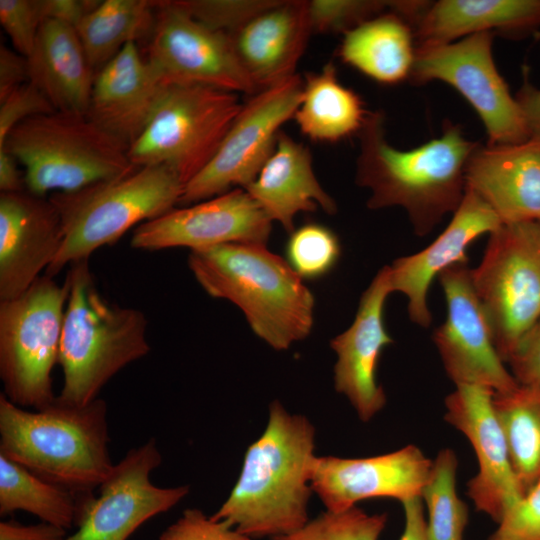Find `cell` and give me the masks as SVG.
<instances>
[{"label": "cell", "instance_id": "6da1fadb", "mask_svg": "<svg viewBox=\"0 0 540 540\" xmlns=\"http://www.w3.org/2000/svg\"><path fill=\"white\" fill-rule=\"evenodd\" d=\"M355 182L367 188V207L403 208L417 236L429 234L454 213L466 190L465 169L478 142L446 121L441 136L408 150L387 141L385 115L368 112L358 132Z\"/></svg>", "mask_w": 540, "mask_h": 540}, {"label": "cell", "instance_id": "7a4b0ae2", "mask_svg": "<svg viewBox=\"0 0 540 540\" xmlns=\"http://www.w3.org/2000/svg\"><path fill=\"white\" fill-rule=\"evenodd\" d=\"M315 433L306 416L291 414L274 400L262 435L247 448L236 484L211 516L254 540L304 526L310 520Z\"/></svg>", "mask_w": 540, "mask_h": 540}, {"label": "cell", "instance_id": "3957f363", "mask_svg": "<svg viewBox=\"0 0 540 540\" xmlns=\"http://www.w3.org/2000/svg\"><path fill=\"white\" fill-rule=\"evenodd\" d=\"M188 266L207 294L239 307L254 334L273 349L287 350L310 335L314 295L266 246L230 243L190 250Z\"/></svg>", "mask_w": 540, "mask_h": 540}, {"label": "cell", "instance_id": "277c9868", "mask_svg": "<svg viewBox=\"0 0 540 540\" xmlns=\"http://www.w3.org/2000/svg\"><path fill=\"white\" fill-rule=\"evenodd\" d=\"M107 404L55 401L30 411L0 394V455L75 493H94L111 474Z\"/></svg>", "mask_w": 540, "mask_h": 540}, {"label": "cell", "instance_id": "5b68a950", "mask_svg": "<svg viewBox=\"0 0 540 540\" xmlns=\"http://www.w3.org/2000/svg\"><path fill=\"white\" fill-rule=\"evenodd\" d=\"M89 259L70 265L59 359L64 375L57 399L85 406L128 364L146 356L147 319L142 311L122 307L100 292Z\"/></svg>", "mask_w": 540, "mask_h": 540}, {"label": "cell", "instance_id": "8992f818", "mask_svg": "<svg viewBox=\"0 0 540 540\" xmlns=\"http://www.w3.org/2000/svg\"><path fill=\"white\" fill-rule=\"evenodd\" d=\"M0 149L24 168L26 190L45 197L134 171L128 146L85 114L54 111L14 127Z\"/></svg>", "mask_w": 540, "mask_h": 540}, {"label": "cell", "instance_id": "52a82bcc", "mask_svg": "<svg viewBox=\"0 0 540 540\" xmlns=\"http://www.w3.org/2000/svg\"><path fill=\"white\" fill-rule=\"evenodd\" d=\"M184 186L168 167L149 165L77 191L51 194L61 218L63 242L45 275L54 278L68 264L89 259L134 226L175 208Z\"/></svg>", "mask_w": 540, "mask_h": 540}, {"label": "cell", "instance_id": "ba28073f", "mask_svg": "<svg viewBox=\"0 0 540 540\" xmlns=\"http://www.w3.org/2000/svg\"><path fill=\"white\" fill-rule=\"evenodd\" d=\"M242 107L238 93L200 83H166L147 125L128 147L136 167L162 165L186 185L212 159Z\"/></svg>", "mask_w": 540, "mask_h": 540}, {"label": "cell", "instance_id": "9c48e42d", "mask_svg": "<svg viewBox=\"0 0 540 540\" xmlns=\"http://www.w3.org/2000/svg\"><path fill=\"white\" fill-rule=\"evenodd\" d=\"M68 282L40 276L21 295L0 301L2 392L22 408L53 403L52 371L58 363Z\"/></svg>", "mask_w": 540, "mask_h": 540}, {"label": "cell", "instance_id": "30bf717a", "mask_svg": "<svg viewBox=\"0 0 540 540\" xmlns=\"http://www.w3.org/2000/svg\"><path fill=\"white\" fill-rule=\"evenodd\" d=\"M471 279L496 350L507 362L540 320V220L502 224L491 232Z\"/></svg>", "mask_w": 540, "mask_h": 540}, {"label": "cell", "instance_id": "8fae6325", "mask_svg": "<svg viewBox=\"0 0 540 540\" xmlns=\"http://www.w3.org/2000/svg\"><path fill=\"white\" fill-rule=\"evenodd\" d=\"M304 80L295 74L261 90L240 111L210 162L183 189L179 204H195L246 188L273 153L281 126L294 117Z\"/></svg>", "mask_w": 540, "mask_h": 540}, {"label": "cell", "instance_id": "7c38bea8", "mask_svg": "<svg viewBox=\"0 0 540 540\" xmlns=\"http://www.w3.org/2000/svg\"><path fill=\"white\" fill-rule=\"evenodd\" d=\"M494 33L416 48L409 81H441L459 92L481 119L488 144H516L530 138L520 105L495 64Z\"/></svg>", "mask_w": 540, "mask_h": 540}, {"label": "cell", "instance_id": "4fadbf2b", "mask_svg": "<svg viewBox=\"0 0 540 540\" xmlns=\"http://www.w3.org/2000/svg\"><path fill=\"white\" fill-rule=\"evenodd\" d=\"M446 318L433 341L447 376L458 385H480L506 393L518 382L496 350L491 325L474 289L468 263L456 264L439 276Z\"/></svg>", "mask_w": 540, "mask_h": 540}, {"label": "cell", "instance_id": "5bb4252c", "mask_svg": "<svg viewBox=\"0 0 540 540\" xmlns=\"http://www.w3.org/2000/svg\"><path fill=\"white\" fill-rule=\"evenodd\" d=\"M144 56L166 83H200L256 93L229 36L196 20L177 0L157 1L155 25Z\"/></svg>", "mask_w": 540, "mask_h": 540}, {"label": "cell", "instance_id": "9a60e30c", "mask_svg": "<svg viewBox=\"0 0 540 540\" xmlns=\"http://www.w3.org/2000/svg\"><path fill=\"white\" fill-rule=\"evenodd\" d=\"M161 462L154 438L130 449L98 487L75 533L64 540H127L152 517L176 506L190 487L154 485L151 473Z\"/></svg>", "mask_w": 540, "mask_h": 540}, {"label": "cell", "instance_id": "2e32d148", "mask_svg": "<svg viewBox=\"0 0 540 540\" xmlns=\"http://www.w3.org/2000/svg\"><path fill=\"white\" fill-rule=\"evenodd\" d=\"M271 230L272 221L258 203L246 190L235 188L140 224L131 246L149 251L230 243L266 246Z\"/></svg>", "mask_w": 540, "mask_h": 540}, {"label": "cell", "instance_id": "e0dca14e", "mask_svg": "<svg viewBox=\"0 0 540 540\" xmlns=\"http://www.w3.org/2000/svg\"><path fill=\"white\" fill-rule=\"evenodd\" d=\"M494 391L480 385H458L445 398V421L470 442L477 473L467 495L477 511L498 524L524 496L514 473L507 443L493 407Z\"/></svg>", "mask_w": 540, "mask_h": 540}, {"label": "cell", "instance_id": "ac0fdd59", "mask_svg": "<svg viewBox=\"0 0 540 540\" xmlns=\"http://www.w3.org/2000/svg\"><path fill=\"white\" fill-rule=\"evenodd\" d=\"M433 460L415 445L364 458L316 456L310 485L326 511L341 512L362 500L421 497Z\"/></svg>", "mask_w": 540, "mask_h": 540}, {"label": "cell", "instance_id": "d6986e66", "mask_svg": "<svg viewBox=\"0 0 540 540\" xmlns=\"http://www.w3.org/2000/svg\"><path fill=\"white\" fill-rule=\"evenodd\" d=\"M390 294L389 269L384 266L362 293L351 325L330 341L337 355L334 388L349 400L363 422L370 421L386 404L377 367L382 351L393 343L384 321Z\"/></svg>", "mask_w": 540, "mask_h": 540}, {"label": "cell", "instance_id": "ffe728a7", "mask_svg": "<svg viewBox=\"0 0 540 540\" xmlns=\"http://www.w3.org/2000/svg\"><path fill=\"white\" fill-rule=\"evenodd\" d=\"M63 242L58 210L49 197L27 190L0 194V301L13 299L41 276Z\"/></svg>", "mask_w": 540, "mask_h": 540}, {"label": "cell", "instance_id": "44dd1931", "mask_svg": "<svg viewBox=\"0 0 540 540\" xmlns=\"http://www.w3.org/2000/svg\"><path fill=\"white\" fill-rule=\"evenodd\" d=\"M502 222L475 192L466 187L464 197L446 228L421 251L397 258L388 265L392 293L407 298L409 318L427 328L432 315L427 295L433 280L444 270L468 263L467 248L484 234H490Z\"/></svg>", "mask_w": 540, "mask_h": 540}, {"label": "cell", "instance_id": "7402d4cb", "mask_svg": "<svg viewBox=\"0 0 540 540\" xmlns=\"http://www.w3.org/2000/svg\"><path fill=\"white\" fill-rule=\"evenodd\" d=\"M465 180L502 224L540 220V142L479 143L466 164Z\"/></svg>", "mask_w": 540, "mask_h": 540}, {"label": "cell", "instance_id": "603a6c76", "mask_svg": "<svg viewBox=\"0 0 540 540\" xmlns=\"http://www.w3.org/2000/svg\"><path fill=\"white\" fill-rule=\"evenodd\" d=\"M312 34L306 0H275L228 36L257 93L296 74Z\"/></svg>", "mask_w": 540, "mask_h": 540}, {"label": "cell", "instance_id": "cb8c5ba5", "mask_svg": "<svg viewBox=\"0 0 540 540\" xmlns=\"http://www.w3.org/2000/svg\"><path fill=\"white\" fill-rule=\"evenodd\" d=\"M165 85L137 43H129L96 73L87 116L129 147L147 125Z\"/></svg>", "mask_w": 540, "mask_h": 540}, {"label": "cell", "instance_id": "d4e9b609", "mask_svg": "<svg viewBox=\"0 0 540 540\" xmlns=\"http://www.w3.org/2000/svg\"><path fill=\"white\" fill-rule=\"evenodd\" d=\"M244 190L288 233L294 230V219L300 212H337L335 200L315 176L309 148L282 130L273 153Z\"/></svg>", "mask_w": 540, "mask_h": 540}, {"label": "cell", "instance_id": "484cf974", "mask_svg": "<svg viewBox=\"0 0 540 540\" xmlns=\"http://www.w3.org/2000/svg\"><path fill=\"white\" fill-rule=\"evenodd\" d=\"M540 28V0H439L413 25L416 48L448 44L492 32L525 36Z\"/></svg>", "mask_w": 540, "mask_h": 540}, {"label": "cell", "instance_id": "4316f807", "mask_svg": "<svg viewBox=\"0 0 540 540\" xmlns=\"http://www.w3.org/2000/svg\"><path fill=\"white\" fill-rule=\"evenodd\" d=\"M27 63L29 82L56 111L87 115L96 73L75 27L43 21Z\"/></svg>", "mask_w": 540, "mask_h": 540}, {"label": "cell", "instance_id": "83f0119b", "mask_svg": "<svg viewBox=\"0 0 540 540\" xmlns=\"http://www.w3.org/2000/svg\"><path fill=\"white\" fill-rule=\"evenodd\" d=\"M347 65L372 80L394 85L409 80L416 45L411 25L389 8L343 34L338 51Z\"/></svg>", "mask_w": 540, "mask_h": 540}, {"label": "cell", "instance_id": "f1b7e54d", "mask_svg": "<svg viewBox=\"0 0 540 540\" xmlns=\"http://www.w3.org/2000/svg\"><path fill=\"white\" fill-rule=\"evenodd\" d=\"M300 104L294 119L308 138L336 142L362 128L368 111L359 95L343 85L330 61L318 72L306 73Z\"/></svg>", "mask_w": 540, "mask_h": 540}, {"label": "cell", "instance_id": "f546056e", "mask_svg": "<svg viewBox=\"0 0 540 540\" xmlns=\"http://www.w3.org/2000/svg\"><path fill=\"white\" fill-rule=\"evenodd\" d=\"M94 493H75L0 455V515L28 512L65 530L80 524Z\"/></svg>", "mask_w": 540, "mask_h": 540}, {"label": "cell", "instance_id": "4dcf8cb0", "mask_svg": "<svg viewBox=\"0 0 540 540\" xmlns=\"http://www.w3.org/2000/svg\"><path fill=\"white\" fill-rule=\"evenodd\" d=\"M157 1L104 0L76 25L89 62L97 73L129 43L149 39Z\"/></svg>", "mask_w": 540, "mask_h": 540}, {"label": "cell", "instance_id": "1f68e13d", "mask_svg": "<svg viewBox=\"0 0 540 540\" xmlns=\"http://www.w3.org/2000/svg\"><path fill=\"white\" fill-rule=\"evenodd\" d=\"M493 407L525 494L540 480V390L519 384L512 391L494 393Z\"/></svg>", "mask_w": 540, "mask_h": 540}, {"label": "cell", "instance_id": "d6a6232c", "mask_svg": "<svg viewBox=\"0 0 540 540\" xmlns=\"http://www.w3.org/2000/svg\"><path fill=\"white\" fill-rule=\"evenodd\" d=\"M458 458L451 448H443L432 462L421 499L427 508L430 540H464L469 513L457 493Z\"/></svg>", "mask_w": 540, "mask_h": 540}, {"label": "cell", "instance_id": "836d02e7", "mask_svg": "<svg viewBox=\"0 0 540 540\" xmlns=\"http://www.w3.org/2000/svg\"><path fill=\"white\" fill-rule=\"evenodd\" d=\"M340 256V240L326 225L308 222L289 233L285 260L302 280H316L328 275Z\"/></svg>", "mask_w": 540, "mask_h": 540}, {"label": "cell", "instance_id": "e575fe53", "mask_svg": "<svg viewBox=\"0 0 540 540\" xmlns=\"http://www.w3.org/2000/svg\"><path fill=\"white\" fill-rule=\"evenodd\" d=\"M387 522V513L369 514L354 506L325 511L298 530L271 540H379Z\"/></svg>", "mask_w": 540, "mask_h": 540}, {"label": "cell", "instance_id": "d590c367", "mask_svg": "<svg viewBox=\"0 0 540 540\" xmlns=\"http://www.w3.org/2000/svg\"><path fill=\"white\" fill-rule=\"evenodd\" d=\"M389 8L382 0H310L308 18L312 33H342Z\"/></svg>", "mask_w": 540, "mask_h": 540}, {"label": "cell", "instance_id": "8d00e7d4", "mask_svg": "<svg viewBox=\"0 0 540 540\" xmlns=\"http://www.w3.org/2000/svg\"><path fill=\"white\" fill-rule=\"evenodd\" d=\"M196 20L227 35L233 33L275 0H177Z\"/></svg>", "mask_w": 540, "mask_h": 540}, {"label": "cell", "instance_id": "74e56055", "mask_svg": "<svg viewBox=\"0 0 540 540\" xmlns=\"http://www.w3.org/2000/svg\"><path fill=\"white\" fill-rule=\"evenodd\" d=\"M44 21L41 0H0V23L15 51L28 57Z\"/></svg>", "mask_w": 540, "mask_h": 540}, {"label": "cell", "instance_id": "f35d334b", "mask_svg": "<svg viewBox=\"0 0 540 540\" xmlns=\"http://www.w3.org/2000/svg\"><path fill=\"white\" fill-rule=\"evenodd\" d=\"M158 540H254L223 521L207 516L198 508H188L170 524Z\"/></svg>", "mask_w": 540, "mask_h": 540}, {"label": "cell", "instance_id": "ab89813d", "mask_svg": "<svg viewBox=\"0 0 540 540\" xmlns=\"http://www.w3.org/2000/svg\"><path fill=\"white\" fill-rule=\"evenodd\" d=\"M487 540H540V480L504 516Z\"/></svg>", "mask_w": 540, "mask_h": 540}, {"label": "cell", "instance_id": "60d3db41", "mask_svg": "<svg viewBox=\"0 0 540 540\" xmlns=\"http://www.w3.org/2000/svg\"><path fill=\"white\" fill-rule=\"evenodd\" d=\"M56 111L46 96L31 82L16 88L0 100V146L22 121Z\"/></svg>", "mask_w": 540, "mask_h": 540}, {"label": "cell", "instance_id": "b9f144b4", "mask_svg": "<svg viewBox=\"0 0 540 540\" xmlns=\"http://www.w3.org/2000/svg\"><path fill=\"white\" fill-rule=\"evenodd\" d=\"M507 363L518 384L540 390V320L521 338Z\"/></svg>", "mask_w": 540, "mask_h": 540}, {"label": "cell", "instance_id": "7bdbcfd3", "mask_svg": "<svg viewBox=\"0 0 540 540\" xmlns=\"http://www.w3.org/2000/svg\"><path fill=\"white\" fill-rule=\"evenodd\" d=\"M29 81L27 57L0 45V100Z\"/></svg>", "mask_w": 540, "mask_h": 540}, {"label": "cell", "instance_id": "ee69618b", "mask_svg": "<svg viewBox=\"0 0 540 540\" xmlns=\"http://www.w3.org/2000/svg\"><path fill=\"white\" fill-rule=\"evenodd\" d=\"M67 536V530L46 522L35 525L0 522V540H64Z\"/></svg>", "mask_w": 540, "mask_h": 540}, {"label": "cell", "instance_id": "f6af8a7d", "mask_svg": "<svg viewBox=\"0 0 540 540\" xmlns=\"http://www.w3.org/2000/svg\"><path fill=\"white\" fill-rule=\"evenodd\" d=\"M99 2L95 0H41L44 21L52 19L76 27Z\"/></svg>", "mask_w": 540, "mask_h": 540}, {"label": "cell", "instance_id": "bcb514c9", "mask_svg": "<svg viewBox=\"0 0 540 540\" xmlns=\"http://www.w3.org/2000/svg\"><path fill=\"white\" fill-rule=\"evenodd\" d=\"M515 98L523 112L530 138L540 142V88L525 80Z\"/></svg>", "mask_w": 540, "mask_h": 540}, {"label": "cell", "instance_id": "7dc6e473", "mask_svg": "<svg viewBox=\"0 0 540 540\" xmlns=\"http://www.w3.org/2000/svg\"><path fill=\"white\" fill-rule=\"evenodd\" d=\"M404 511V528L398 540H430L421 497L401 502Z\"/></svg>", "mask_w": 540, "mask_h": 540}, {"label": "cell", "instance_id": "c3c4849f", "mask_svg": "<svg viewBox=\"0 0 540 540\" xmlns=\"http://www.w3.org/2000/svg\"><path fill=\"white\" fill-rule=\"evenodd\" d=\"M18 161L5 149H0V191L17 193L26 190L24 174L18 168Z\"/></svg>", "mask_w": 540, "mask_h": 540}]
</instances>
